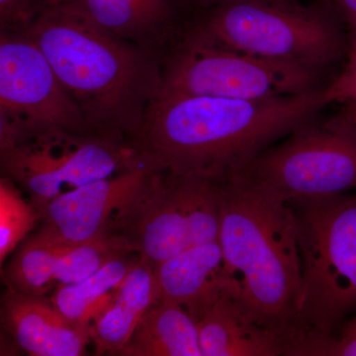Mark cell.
Listing matches in <instances>:
<instances>
[{"mask_svg":"<svg viewBox=\"0 0 356 356\" xmlns=\"http://www.w3.org/2000/svg\"><path fill=\"white\" fill-rule=\"evenodd\" d=\"M290 356H356V315L329 334L306 332L288 346Z\"/></svg>","mask_w":356,"mask_h":356,"instance_id":"7402d4cb","label":"cell"},{"mask_svg":"<svg viewBox=\"0 0 356 356\" xmlns=\"http://www.w3.org/2000/svg\"><path fill=\"white\" fill-rule=\"evenodd\" d=\"M343 25L356 35V0H329Z\"/></svg>","mask_w":356,"mask_h":356,"instance_id":"484cf974","label":"cell"},{"mask_svg":"<svg viewBox=\"0 0 356 356\" xmlns=\"http://www.w3.org/2000/svg\"><path fill=\"white\" fill-rule=\"evenodd\" d=\"M139 259L140 255L135 252L122 254L86 280L72 284L58 285L50 298L67 320L90 330L96 313Z\"/></svg>","mask_w":356,"mask_h":356,"instance_id":"ac0fdd59","label":"cell"},{"mask_svg":"<svg viewBox=\"0 0 356 356\" xmlns=\"http://www.w3.org/2000/svg\"><path fill=\"white\" fill-rule=\"evenodd\" d=\"M50 6L47 0H0V32L26 34Z\"/></svg>","mask_w":356,"mask_h":356,"instance_id":"603a6c76","label":"cell"},{"mask_svg":"<svg viewBox=\"0 0 356 356\" xmlns=\"http://www.w3.org/2000/svg\"><path fill=\"white\" fill-rule=\"evenodd\" d=\"M140 159L126 143L63 128L49 129L0 151L2 177L27 193L38 212L58 196Z\"/></svg>","mask_w":356,"mask_h":356,"instance_id":"ba28073f","label":"cell"},{"mask_svg":"<svg viewBox=\"0 0 356 356\" xmlns=\"http://www.w3.org/2000/svg\"><path fill=\"white\" fill-rule=\"evenodd\" d=\"M194 322L202 356L284 355V343L255 322L235 294L218 299Z\"/></svg>","mask_w":356,"mask_h":356,"instance_id":"2e32d148","label":"cell"},{"mask_svg":"<svg viewBox=\"0 0 356 356\" xmlns=\"http://www.w3.org/2000/svg\"><path fill=\"white\" fill-rule=\"evenodd\" d=\"M322 91L261 100L159 92L131 147L161 172L226 177L308 125L325 107Z\"/></svg>","mask_w":356,"mask_h":356,"instance_id":"6da1fadb","label":"cell"},{"mask_svg":"<svg viewBox=\"0 0 356 356\" xmlns=\"http://www.w3.org/2000/svg\"><path fill=\"white\" fill-rule=\"evenodd\" d=\"M346 56L348 63L343 72L327 88L323 89L324 106L332 103L356 102V35H350Z\"/></svg>","mask_w":356,"mask_h":356,"instance_id":"cb8c5ba5","label":"cell"},{"mask_svg":"<svg viewBox=\"0 0 356 356\" xmlns=\"http://www.w3.org/2000/svg\"><path fill=\"white\" fill-rule=\"evenodd\" d=\"M158 168L143 161L50 201L39 211V231L74 245L104 235L114 217L143 191Z\"/></svg>","mask_w":356,"mask_h":356,"instance_id":"8fae6325","label":"cell"},{"mask_svg":"<svg viewBox=\"0 0 356 356\" xmlns=\"http://www.w3.org/2000/svg\"><path fill=\"white\" fill-rule=\"evenodd\" d=\"M70 247L38 229L23 241L2 271L7 288L29 295L54 291L58 261Z\"/></svg>","mask_w":356,"mask_h":356,"instance_id":"d6986e66","label":"cell"},{"mask_svg":"<svg viewBox=\"0 0 356 356\" xmlns=\"http://www.w3.org/2000/svg\"><path fill=\"white\" fill-rule=\"evenodd\" d=\"M318 70L257 57L211 42L185 27L161 57V92L261 100L317 88Z\"/></svg>","mask_w":356,"mask_h":356,"instance_id":"52a82bcc","label":"cell"},{"mask_svg":"<svg viewBox=\"0 0 356 356\" xmlns=\"http://www.w3.org/2000/svg\"><path fill=\"white\" fill-rule=\"evenodd\" d=\"M161 294L154 267L140 257L91 322L95 355H118Z\"/></svg>","mask_w":356,"mask_h":356,"instance_id":"9a60e30c","label":"cell"},{"mask_svg":"<svg viewBox=\"0 0 356 356\" xmlns=\"http://www.w3.org/2000/svg\"><path fill=\"white\" fill-rule=\"evenodd\" d=\"M219 229L216 178L158 170L106 233L120 236L156 269L187 248L216 242Z\"/></svg>","mask_w":356,"mask_h":356,"instance_id":"8992f818","label":"cell"},{"mask_svg":"<svg viewBox=\"0 0 356 356\" xmlns=\"http://www.w3.org/2000/svg\"><path fill=\"white\" fill-rule=\"evenodd\" d=\"M327 124L350 136L356 142V102L343 104L341 111Z\"/></svg>","mask_w":356,"mask_h":356,"instance_id":"d4e9b609","label":"cell"},{"mask_svg":"<svg viewBox=\"0 0 356 356\" xmlns=\"http://www.w3.org/2000/svg\"><path fill=\"white\" fill-rule=\"evenodd\" d=\"M236 173L284 202L339 195L356 188V142L327 123L308 124Z\"/></svg>","mask_w":356,"mask_h":356,"instance_id":"30bf717a","label":"cell"},{"mask_svg":"<svg viewBox=\"0 0 356 356\" xmlns=\"http://www.w3.org/2000/svg\"><path fill=\"white\" fill-rule=\"evenodd\" d=\"M51 128L90 132L35 42L0 32V151Z\"/></svg>","mask_w":356,"mask_h":356,"instance_id":"9c48e42d","label":"cell"},{"mask_svg":"<svg viewBox=\"0 0 356 356\" xmlns=\"http://www.w3.org/2000/svg\"><path fill=\"white\" fill-rule=\"evenodd\" d=\"M40 214L21 189L8 178L0 179V264L18 248L38 225Z\"/></svg>","mask_w":356,"mask_h":356,"instance_id":"44dd1931","label":"cell"},{"mask_svg":"<svg viewBox=\"0 0 356 356\" xmlns=\"http://www.w3.org/2000/svg\"><path fill=\"white\" fill-rule=\"evenodd\" d=\"M287 203L301 257L302 331L332 334L356 312V194Z\"/></svg>","mask_w":356,"mask_h":356,"instance_id":"5b68a950","label":"cell"},{"mask_svg":"<svg viewBox=\"0 0 356 356\" xmlns=\"http://www.w3.org/2000/svg\"><path fill=\"white\" fill-rule=\"evenodd\" d=\"M343 25L329 0H229L186 21L191 31L226 48L318 70L348 51Z\"/></svg>","mask_w":356,"mask_h":356,"instance_id":"277c9868","label":"cell"},{"mask_svg":"<svg viewBox=\"0 0 356 356\" xmlns=\"http://www.w3.org/2000/svg\"><path fill=\"white\" fill-rule=\"evenodd\" d=\"M217 181L218 242L238 300L255 322L280 337L286 350L303 334V275L291 207L238 173Z\"/></svg>","mask_w":356,"mask_h":356,"instance_id":"3957f363","label":"cell"},{"mask_svg":"<svg viewBox=\"0 0 356 356\" xmlns=\"http://www.w3.org/2000/svg\"><path fill=\"white\" fill-rule=\"evenodd\" d=\"M163 294L175 300L194 321L225 295L238 290L219 242L194 245L156 269Z\"/></svg>","mask_w":356,"mask_h":356,"instance_id":"5bb4252c","label":"cell"},{"mask_svg":"<svg viewBox=\"0 0 356 356\" xmlns=\"http://www.w3.org/2000/svg\"><path fill=\"white\" fill-rule=\"evenodd\" d=\"M48 1V3L50 4V6H58V4H63L65 3L67 0H47Z\"/></svg>","mask_w":356,"mask_h":356,"instance_id":"83f0119b","label":"cell"},{"mask_svg":"<svg viewBox=\"0 0 356 356\" xmlns=\"http://www.w3.org/2000/svg\"><path fill=\"white\" fill-rule=\"evenodd\" d=\"M0 320L15 346L29 355H83L91 341L90 330L67 320L47 295L7 289Z\"/></svg>","mask_w":356,"mask_h":356,"instance_id":"4fadbf2b","label":"cell"},{"mask_svg":"<svg viewBox=\"0 0 356 356\" xmlns=\"http://www.w3.org/2000/svg\"><path fill=\"white\" fill-rule=\"evenodd\" d=\"M129 252H135L123 238L110 233L89 242L72 245L58 261L57 285L72 284L86 280L112 259Z\"/></svg>","mask_w":356,"mask_h":356,"instance_id":"ffe728a7","label":"cell"},{"mask_svg":"<svg viewBox=\"0 0 356 356\" xmlns=\"http://www.w3.org/2000/svg\"><path fill=\"white\" fill-rule=\"evenodd\" d=\"M63 4L112 36L161 57L187 21L182 0H67Z\"/></svg>","mask_w":356,"mask_h":356,"instance_id":"7c38bea8","label":"cell"},{"mask_svg":"<svg viewBox=\"0 0 356 356\" xmlns=\"http://www.w3.org/2000/svg\"><path fill=\"white\" fill-rule=\"evenodd\" d=\"M26 34L89 131L131 146L161 92V56L112 36L65 4L48 7Z\"/></svg>","mask_w":356,"mask_h":356,"instance_id":"7a4b0ae2","label":"cell"},{"mask_svg":"<svg viewBox=\"0 0 356 356\" xmlns=\"http://www.w3.org/2000/svg\"><path fill=\"white\" fill-rule=\"evenodd\" d=\"M226 1H229V0H182L185 8H191L192 13L201 10V9L209 8V7L218 6V4Z\"/></svg>","mask_w":356,"mask_h":356,"instance_id":"4316f807","label":"cell"},{"mask_svg":"<svg viewBox=\"0 0 356 356\" xmlns=\"http://www.w3.org/2000/svg\"><path fill=\"white\" fill-rule=\"evenodd\" d=\"M117 355L202 356L197 325L179 304L161 293Z\"/></svg>","mask_w":356,"mask_h":356,"instance_id":"e0dca14e","label":"cell"}]
</instances>
